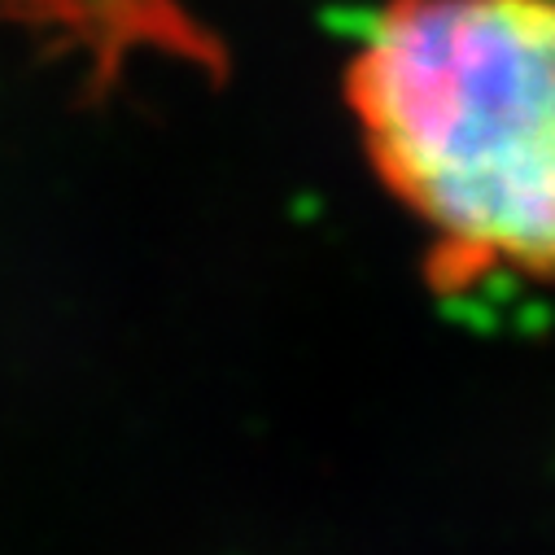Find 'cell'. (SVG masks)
<instances>
[{"label": "cell", "instance_id": "cell-1", "mask_svg": "<svg viewBox=\"0 0 555 555\" xmlns=\"http://www.w3.org/2000/svg\"><path fill=\"white\" fill-rule=\"evenodd\" d=\"M346 96L442 281H555V0H389Z\"/></svg>", "mask_w": 555, "mask_h": 555}]
</instances>
